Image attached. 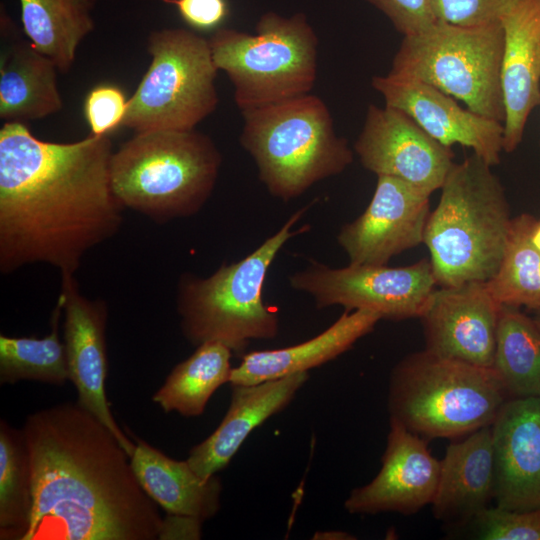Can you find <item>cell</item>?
<instances>
[{
    "mask_svg": "<svg viewBox=\"0 0 540 540\" xmlns=\"http://www.w3.org/2000/svg\"><path fill=\"white\" fill-rule=\"evenodd\" d=\"M529 239L533 247L540 252V220L534 219L530 228Z\"/></svg>",
    "mask_w": 540,
    "mask_h": 540,
    "instance_id": "cell-37",
    "label": "cell"
},
{
    "mask_svg": "<svg viewBox=\"0 0 540 540\" xmlns=\"http://www.w3.org/2000/svg\"><path fill=\"white\" fill-rule=\"evenodd\" d=\"M151 63L128 99L123 126L134 133L188 131L213 113L218 72L209 40L185 28L148 36Z\"/></svg>",
    "mask_w": 540,
    "mask_h": 540,
    "instance_id": "cell-10",
    "label": "cell"
},
{
    "mask_svg": "<svg viewBox=\"0 0 540 540\" xmlns=\"http://www.w3.org/2000/svg\"><path fill=\"white\" fill-rule=\"evenodd\" d=\"M354 152L370 172L399 178L432 194L454 165V153L405 112L369 105Z\"/></svg>",
    "mask_w": 540,
    "mask_h": 540,
    "instance_id": "cell-12",
    "label": "cell"
},
{
    "mask_svg": "<svg viewBox=\"0 0 540 540\" xmlns=\"http://www.w3.org/2000/svg\"><path fill=\"white\" fill-rule=\"evenodd\" d=\"M470 523L477 539L540 540V509L516 511L489 506Z\"/></svg>",
    "mask_w": 540,
    "mask_h": 540,
    "instance_id": "cell-31",
    "label": "cell"
},
{
    "mask_svg": "<svg viewBox=\"0 0 540 540\" xmlns=\"http://www.w3.org/2000/svg\"><path fill=\"white\" fill-rule=\"evenodd\" d=\"M380 320L381 315L373 311H345L326 330L305 342L244 353L238 366L232 369L229 384H257L308 373L348 351L359 339L372 332Z\"/></svg>",
    "mask_w": 540,
    "mask_h": 540,
    "instance_id": "cell-23",
    "label": "cell"
},
{
    "mask_svg": "<svg viewBox=\"0 0 540 540\" xmlns=\"http://www.w3.org/2000/svg\"><path fill=\"white\" fill-rule=\"evenodd\" d=\"M290 287L312 297L317 308L369 310L382 319L420 318L436 289L430 260L409 266L349 264L334 268L312 261L289 277Z\"/></svg>",
    "mask_w": 540,
    "mask_h": 540,
    "instance_id": "cell-11",
    "label": "cell"
},
{
    "mask_svg": "<svg viewBox=\"0 0 540 540\" xmlns=\"http://www.w3.org/2000/svg\"><path fill=\"white\" fill-rule=\"evenodd\" d=\"M496 506L540 509V398H510L491 424Z\"/></svg>",
    "mask_w": 540,
    "mask_h": 540,
    "instance_id": "cell-18",
    "label": "cell"
},
{
    "mask_svg": "<svg viewBox=\"0 0 540 540\" xmlns=\"http://www.w3.org/2000/svg\"><path fill=\"white\" fill-rule=\"evenodd\" d=\"M534 217L521 214L512 219L506 249L487 286L502 305L540 308V252L530 242Z\"/></svg>",
    "mask_w": 540,
    "mask_h": 540,
    "instance_id": "cell-30",
    "label": "cell"
},
{
    "mask_svg": "<svg viewBox=\"0 0 540 540\" xmlns=\"http://www.w3.org/2000/svg\"><path fill=\"white\" fill-rule=\"evenodd\" d=\"M32 489L23 430L0 422V539L23 540L30 525Z\"/></svg>",
    "mask_w": 540,
    "mask_h": 540,
    "instance_id": "cell-29",
    "label": "cell"
},
{
    "mask_svg": "<svg viewBox=\"0 0 540 540\" xmlns=\"http://www.w3.org/2000/svg\"><path fill=\"white\" fill-rule=\"evenodd\" d=\"M314 539H330V540H350L355 539L353 535H350L343 531H328V532H318L315 534Z\"/></svg>",
    "mask_w": 540,
    "mask_h": 540,
    "instance_id": "cell-36",
    "label": "cell"
},
{
    "mask_svg": "<svg viewBox=\"0 0 540 540\" xmlns=\"http://www.w3.org/2000/svg\"><path fill=\"white\" fill-rule=\"evenodd\" d=\"M233 352L219 342H205L194 353L177 364L153 401L165 412L184 417L201 416L214 392L230 382Z\"/></svg>",
    "mask_w": 540,
    "mask_h": 540,
    "instance_id": "cell-26",
    "label": "cell"
},
{
    "mask_svg": "<svg viewBox=\"0 0 540 540\" xmlns=\"http://www.w3.org/2000/svg\"><path fill=\"white\" fill-rule=\"evenodd\" d=\"M58 301L64 314V345L69 380L78 393L76 402L103 423L131 457L135 442L114 419L105 390L107 303L82 295L75 275H61Z\"/></svg>",
    "mask_w": 540,
    "mask_h": 540,
    "instance_id": "cell-14",
    "label": "cell"
},
{
    "mask_svg": "<svg viewBox=\"0 0 540 540\" xmlns=\"http://www.w3.org/2000/svg\"><path fill=\"white\" fill-rule=\"evenodd\" d=\"M430 194L392 176L379 175L364 212L337 234L350 264L387 265L423 243L430 214Z\"/></svg>",
    "mask_w": 540,
    "mask_h": 540,
    "instance_id": "cell-13",
    "label": "cell"
},
{
    "mask_svg": "<svg viewBox=\"0 0 540 540\" xmlns=\"http://www.w3.org/2000/svg\"><path fill=\"white\" fill-rule=\"evenodd\" d=\"M391 21L403 36L415 34L434 23L437 18L435 0H368Z\"/></svg>",
    "mask_w": 540,
    "mask_h": 540,
    "instance_id": "cell-34",
    "label": "cell"
},
{
    "mask_svg": "<svg viewBox=\"0 0 540 540\" xmlns=\"http://www.w3.org/2000/svg\"><path fill=\"white\" fill-rule=\"evenodd\" d=\"M517 0H435L436 18L461 26L500 22Z\"/></svg>",
    "mask_w": 540,
    "mask_h": 540,
    "instance_id": "cell-33",
    "label": "cell"
},
{
    "mask_svg": "<svg viewBox=\"0 0 540 540\" xmlns=\"http://www.w3.org/2000/svg\"><path fill=\"white\" fill-rule=\"evenodd\" d=\"M309 379L298 373L257 384L230 385L227 412L214 432L195 445L186 459L204 480L224 469L251 432L283 411Z\"/></svg>",
    "mask_w": 540,
    "mask_h": 540,
    "instance_id": "cell-20",
    "label": "cell"
},
{
    "mask_svg": "<svg viewBox=\"0 0 540 540\" xmlns=\"http://www.w3.org/2000/svg\"><path fill=\"white\" fill-rule=\"evenodd\" d=\"M308 207L294 212L282 227L243 259L224 263L213 274H183L176 306L183 336L194 346L219 342L244 354L252 340L274 339L279 316L266 305L263 287L269 268L292 237L309 230L294 229Z\"/></svg>",
    "mask_w": 540,
    "mask_h": 540,
    "instance_id": "cell-5",
    "label": "cell"
},
{
    "mask_svg": "<svg viewBox=\"0 0 540 540\" xmlns=\"http://www.w3.org/2000/svg\"><path fill=\"white\" fill-rule=\"evenodd\" d=\"M17 33L1 10L0 118L25 123L59 112L63 102L56 64Z\"/></svg>",
    "mask_w": 540,
    "mask_h": 540,
    "instance_id": "cell-21",
    "label": "cell"
},
{
    "mask_svg": "<svg viewBox=\"0 0 540 540\" xmlns=\"http://www.w3.org/2000/svg\"><path fill=\"white\" fill-rule=\"evenodd\" d=\"M389 424L379 472L366 485L354 488L344 501L350 514L411 515L433 502L440 461L431 454L423 437L393 419Z\"/></svg>",
    "mask_w": 540,
    "mask_h": 540,
    "instance_id": "cell-16",
    "label": "cell"
},
{
    "mask_svg": "<svg viewBox=\"0 0 540 540\" xmlns=\"http://www.w3.org/2000/svg\"><path fill=\"white\" fill-rule=\"evenodd\" d=\"M500 22L503 151L511 153L522 141L531 111L540 105V0H517Z\"/></svg>",
    "mask_w": 540,
    "mask_h": 540,
    "instance_id": "cell-19",
    "label": "cell"
},
{
    "mask_svg": "<svg viewBox=\"0 0 540 540\" xmlns=\"http://www.w3.org/2000/svg\"><path fill=\"white\" fill-rule=\"evenodd\" d=\"M208 40L240 111L308 94L315 85L319 41L303 13L267 12L254 35L219 28Z\"/></svg>",
    "mask_w": 540,
    "mask_h": 540,
    "instance_id": "cell-8",
    "label": "cell"
},
{
    "mask_svg": "<svg viewBox=\"0 0 540 540\" xmlns=\"http://www.w3.org/2000/svg\"><path fill=\"white\" fill-rule=\"evenodd\" d=\"M501 307L486 282L440 286L420 316L425 349L492 368Z\"/></svg>",
    "mask_w": 540,
    "mask_h": 540,
    "instance_id": "cell-15",
    "label": "cell"
},
{
    "mask_svg": "<svg viewBox=\"0 0 540 540\" xmlns=\"http://www.w3.org/2000/svg\"><path fill=\"white\" fill-rule=\"evenodd\" d=\"M494 499L491 425L446 448L432 502L434 517L446 524L465 525Z\"/></svg>",
    "mask_w": 540,
    "mask_h": 540,
    "instance_id": "cell-22",
    "label": "cell"
},
{
    "mask_svg": "<svg viewBox=\"0 0 540 540\" xmlns=\"http://www.w3.org/2000/svg\"><path fill=\"white\" fill-rule=\"evenodd\" d=\"M128 108V99L116 85L100 84L86 95L83 112L91 134L109 135L123 125Z\"/></svg>",
    "mask_w": 540,
    "mask_h": 540,
    "instance_id": "cell-32",
    "label": "cell"
},
{
    "mask_svg": "<svg viewBox=\"0 0 540 540\" xmlns=\"http://www.w3.org/2000/svg\"><path fill=\"white\" fill-rule=\"evenodd\" d=\"M174 5L180 17L195 30L220 28L229 13L227 0H163Z\"/></svg>",
    "mask_w": 540,
    "mask_h": 540,
    "instance_id": "cell-35",
    "label": "cell"
},
{
    "mask_svg": "<svg viewBox=\"0 0 540 540\" xmlns=\"http://www.w3.org/2000/svg\"><path fill=\"white\" fill-rule=\"evenodd\" d=\"M221 165L214 141L195 129L136 133L112 154L111 185L123 208L166 223L203 208Z\"/></svg>",
    "mask_w": 540,
    "mask_h": 540,
    "instance_id": "cell-4",
    "label": "cell"
},
{
    "mask_svg": "<svg viewBox=\"0 0 540 540\" xmlns=\"http://www.w3.org/2000/svg\"><path fill=\"white\" fill-rule=\"evenodd\" d=\"M491 167L474 153L454 163L428 216L423 243L439 286L488 282L500 266L513 218Z\"/></svg>",
    "mask_w": 540,
    "mask_h": 540,
    "instance_id": "cell-3",
    "label": "cell"
},
{
    "mask_svg": "<svg viewBox=\"0 0 540 540\" xmlns=\"http://www.w3.org/2000/svg\"><path fill=\"white\" fill-rule=\"evenodd\" d=\"M492 369L509 398H540V330L517 307H501Z\"/></svg>",
    "mask_w": 540,
    "mask_h": 540,
    "instance_id": "cell-27",
    "label": "cell"
},
{
    "mask_svg": "<svg viewBox=\"0 0 540 540\" xmlns=\"http://www.w3.org/2000/svg\"><path fill=\"white\" fill-rule=\"evenodd\" d=\"M32 489L23 540H157L167 521L116 436L75 403L26 417Z\"/></svg>",
    "mask_w": 540,
    "mask_h": 540,
    "instance_id": "cell-2",
    "label": "cell"
},
{
    "mask_svg": "<svg viewBox=\"0 0 540 540\" xmlns=\"http://www.w3.org/2000/svg\"><path fill=\"white\" fill-rule=\"evenodd\" d=\"M510 399L492 368L434 354H409L392 369L389 419L424 438H454L490 426Z\"/></svg>",
    "mask_w": 540,
    "mask_h": 540,
    "instance_id": "cell-7",
    "label": "cell"
},
{
    "mask_svg": "<svg viewBox=\"0 0 540 540\" xmlns=\"http://www.w3.org/2000/svg\"><path fill=\"white\" fill-rule=\"evenodd\" d=\"M537 313H536V316L534 317V322L536 323L537 327L539 328L540 330V308L536 310Z\"/></svg>",
    "mask_w": 540,
    "mask_h": 540,
    "instance_id": "cell-38",
    "label": "cell"
},
{
    "mask_svg": "<svg viewBox=\"0 0 540 540\" xmlns=\"http://www.w3.org/2000/svg\"><path fill=\"white\" fill-rule=\"evenodd\" d=\"M96 0H19L25 36L66 73L82 40L95 28Z\"/></svg>",
    "mask_w": 540,
    "mask_h": 540,
    "instance_id": "cell-25",
    "label": "cell"
},
{
    "mask_svg": "<svg viewBox=\"0 0 540 540\" xmlns=\"http://www.w3.org/2000/svg\"><path fill=\"white\" fill-rule=\"evenodd\" d=\"M372 87L385 105L409 115L441 144L471 148L490 166L500 162L503 123L462 108L452 96L425 82L388 73L374 76Z\"/></svg>",
    "mask_w": 540,
    "mask_h": 540,
    "instance_id": "cell-17",
    "label": "cell"
},
{
    "mask_svg": "<svg viewBox=\"0 0 540 540\" xmlns=\"http://www.w3.org/2000/svg\"><path fill=\"white\" fill-rule=\"evenodd\" d=\"M503 47L501 22L461 26L437 19L403 37L389 73L432 85L475 113L503 123Z\"/></svg>",
    "mask_w": 540,
    "mask_h": 540,
    "instance_id": "cell-9",
    "label": "cell"
},
{
    "mask_svg": "<svg viewBox=\"0 0 540 540\" xmlns=\"http://www.w3.org/2000/svg\"><path fill=\"white\" fill-rule=\"evenodd\" d=\"M109 135L56 143L25 123L0 129V272L49 264L75 275L84 255L123 222L110 178Z\"/></svg>",
    "mask_w": 540,
    "mask_h": 540,
    "instance_id": "cell-1",
    "label": "cell"
},
{
    "mask_svg": "<svg viewBox=\"0 0 540 540\" xmlns=\"http://www.w3.org/2000/svg\"><path fill=\"white\" fill-rule=\"evenodd\" d=\"M240 144L275 198L288 202L351 165L326 103L310 93L241 111Z\"/></svg>",
    "mask_w": 540,
    "mask_h": 540,
    "instance_id": "cell-6",
    "label": "cell"
},
{
    "mask_svg": "<svg viewBox=\"0 0 540 540\" xmlns=\"http://www.w3.org/2000/svg\"><path fill=\"white\" fill-rule=\"evenodd\" d=\"M131 465L145 492L170 516L202 524L221 508L217 475L204 480L186 460L172 459L140 438H135Z\"/></svg>",
    "mask_w": 540,
    "mask_h": 540,
    "instance_id": "cell-24",
    "label": "cell"
},
{
    "mask_svg": "<svg viewBox=\"0 0 540 540\" xmlns=\"http://www.w3.org/2000/svg\"><path fill=\"white\" fill-rule=\"evenodd\" d=\"M62 306L57 300L51 331L43 338L0 335V383L34 380L62 386L69 380L64 342L59 338Z\"/></svg>",
    "mask_w": 540,
    "mask_h": 540,
    "instance_id": "cell-28",
    "label": "cell"
}]
</instances>
